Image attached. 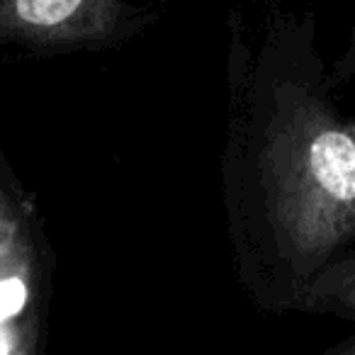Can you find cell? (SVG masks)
I'll return each mask as SVG.
<instances>
[{"mask_svg":"<svg viewBox=\"0 0 355 355\" xmlns=\"http://www.w3.org/2000/svg\"><path fill=\"white\" fill-rule=\"evenodd\" d=\"M239 166V212L285 277L280 304L345 253L355 234V119L314 80H275L253 110Z\"/></svg>","mask_w":355,"mask_h":355,"instance_id":"obj_1","label":"cell"},{"mask_svg":"<svg viewBox=\"0 0 355 355\" xmlns=\"http://www.w3.org/2000/svg\"><path fill=\"white\" fill-rule=\"evenodd\" d=\"M35 258L0 193V355H35Z\"/></svg>","mask_w":355,"mask_h":355,"instance_id":"obj_2","label":"cell"},{"mask_svg":"<svg viewBox=\"0 0 355 355\" xmlns=\"http://www.w3.org/2000/svg\"><path fill=\"white\" fill-rule=\"evenodd\" d=\"M122 22V0H0V25L37 42H103Z\"/></svg>","mask_w":355,"mask_h":355,"instance_id":"obj_3","label":"cell"},{"mask_svg":"<svg viewBox=\"0 0 355 355\" xmlns=\"http://www.w3.org/2000/svg\"><path fill=\"white\" fill-rule=\"evenodd\" d=\"M292 306L306 314L336 316L355 324V251L340 253L316 270Z\"/></svg>","mask_w":355,"mask_h":355,"instance_id":"obj_4","label":"cell"},{"mask_svg":"<svg viewBox=\"0 0 355 355\" xmlns=\"http://www.w3.org/2000/svg\"><path fill=\"white\" fill-rule=\"evenodd\" d=\"M324 355H355V338H350V340H345V343L336 345V348L326 350Z\"/></svg>","mask_w":355,"mask_h":355,"instance_id":"obj_5","label":"cell"}]
</instances>
